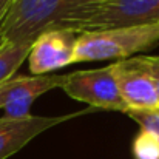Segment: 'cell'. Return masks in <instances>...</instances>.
<instances>
[{
  "label": "cell",
  "mask_w": 159,
  "mask_h": 159,
  "mask_svg": "<svg viewBox=\"0 0 159 159\" xmlns=\"http://www.w3.org/2000/svg\"><path fill=\"white\" fill-rule=\"evenodd\" d=\"M96 0H9L0 17V45H33Z\"/></svg>",
  "instance_id": "1"
},
{
  "label": "cell",
  "mask_w": 159,
  "mask_h": 159,
  "mask_svg": "<svg viewBox=\"0 0 159 159\" xmlns=\"http://www.w3.org/2000/svg\"><path fill=\"white\" fill-rule=\"evenodd\" d=\"M159 22V0H96L79 9L57 30L98 33Z\"/></svg>",
  "instance_id": "2"
},
{
  "label": "cell",
  "mask_w": 159,
  "mask_h": 159,
  "mask_svg": "<svg viewBox=\"0 0 159 159\" xmlns=\"http://www.w3.org/2000/svg\"><path fill=\"white\" fill-rule=\"evenodd\" d=\"M159 43V22L127 26L77 36L74 48V63L130 59L134 53H142Z\"/></svg>",
  "instance_id": "3"
},
{
  "label": "cell",
  "mask_w": 159,
  "mask_h": 159,
  "mask_svg": "<svg viewBox=\"0 0 159 159\" xmlns=\"http://www.w3.org/2000/svg\"><path fill=\"white\" fill-rule=\"evenodd\" d=\"M62 90L73 99L87 102L91 108H104L127 113L113 73V65L96 70H80L63 76Z\"/></svg>",
  "instance_id": "4"
},
{
  "label": "cell",
  "mask_w": 159,
  "mask_h": 159,
  "mask_svg": "<svg viewBox=\"0 0 159 159\" xmlns=\"http://www.w3.org/2000/svg\"><path fill=\"white\" fill-rule=\"evenodd\" d=\"M63 76H12L6 82L0 84V110L5 111V117L23 119L31 116L30 110L37 98L62 88Z\"/></svg>",
  "instance_id": "5"
},
{
  "label": "cell",
  "mask_w": 159,
  "mask_h": 159,
  "mask_svg": "<svg viewBox=\"0 0 159 159\" xmlns=\"http://www.w3.org/2000/svg\"><path fill=\"white\" fill-rule=\"evenodd\" d=\"M94 108H88L77 113L62 114V116H28L23 119L0 117V159H8L22 150L30 141H33L40 133L53 128L59 124L71 120L77 116L88 114Z\"/></svg>",
  "instance_id": "6"
},
{
  "label": "cell",
  "mask_w": 159,
  "mask_h": 159,
  "mask_svg": "<svg viewBox=\"0 0 159 159\" xmlns=\"http://www.w3.org/2000/svg\"><path fill=\"white\" fill-rule=\"evenodd\" d=\"M77 34L65 30H51L40 34L28 54L33 76H45L50 71L74 63V48Z\"/></svg>",
  "instance_id": "7"
},
{
  "label": "cell",
  "mask_w": 159,
  "mask_h": 159,
  "mask_svg": "<svg viewBox=\"0 0 159 159\" xmlns=\"http://www.w3.org/2000/svg\"><path fill=\"white\" fill-rule=\"evenodd\" d=\"M113 65L119 93L130 110H156L159 99L150 74L139 65L136 57L117 60Z\"/></svg>",
  "instance_id": "8"
},
{
  "label": "cell",
  "mask_w": 159,
  "mask_h": 159,
  "mask_svg": "<svg viewBox=\"0 0 159 159\" xmlns=\"http://www.w3.org/2000/svg\"><path fill=\"white\" fill-rule=\"evenodd\" d=\"M31 45L3 43L0 45V84L11 79L20 65L28 59Z\"/></svg>",
  "instance_id": "9"
},
{
  "label": "cell",
  "mask_w": 159,
  "mask_h": 159,
  "mask_svg": "<svg viewBox=\"0 0 159 159\" xmlns=\"http://www.w3.org/2000/svg\"><path fill=\"white\" fill-rule=\"evenodd\" d=\"M134 159H159V139L150 131L141 130L131 145Z\"/></svg>",
  "instance_id": "10"
},
{
  "label": "cell",
  "mask_w": 159,
  "mask_h": 159,
  "mask_svg": "<svg viewBox=\"0 0 159 159\" xmlns=\"http://www.w3.org/2000/svg\"><path fill=\"white\" fill-rule=\"evenodd\" d=\"M125 114L141 125V130L150 131L159 139V108L156 110H130Z\"/></svg>",
  "instance_id": "11"
},
{
  "label": "cell",
  "mask_w": 159,
  "mask_h": 159,
  "mask_svg": "<svg viewBox=\"0 0 159 159\" xmlns=\"http://www.w3.org/2000/svg\"><path fill=\"white\" fill-rule=\"evenodd\" d=\"M136 60L139 62V65L150 74L155 87H156V93H158L159 99V60L156 56H134Z\"/></svg>",
  "instance_id": "12"
},
{
  "label": "cell",
  "mask_w": 159,
  "mask_h": 159,
  "mask_svg": "<svg viewBox=\"0 0 159 159\" xmlns=\"http://www.w3.org/2000/svg\"><path fill=\"white\" fill-rule=\"evenodd\" d=\"M5 6H6V3H0V17H2V14H3V9H5Z\"/></svg>",
  "instance_id": "13"
},
{
  "label": "cell",
  "mask_w": 159,
  "mask_h": 159,
  "mask_svg": "<svg viewBox=\"0 0 159 159\" xmlns=\"http://www.w3.org/2000/svg\"><path fill=\"white\" fill-rule=\"evenodd\" d=\"M9 0H0V3H8Z\"/></svg>",
  "instance_id": "14"
},
{
  "label": "cell",
  "mask_w": 159,
  "mask_h": 159,
  "mask_svg": "<svg viewBox=\"0 0 159 159\" xmlns=\"http://www.w3.org/2000/svg\"><path fill=\"white\" fill-rule=\"evenodd\" d=\"M156 59H158V60H159V56H156Z\"/></svg>",
  "instance_id": "15"
}]
</instances>
